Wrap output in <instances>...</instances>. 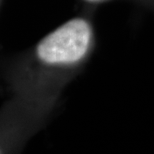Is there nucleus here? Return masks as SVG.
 <instances>
[{"label":"nucleus","mask_w":154,"mask_h":154,"mask_svg":"<svg viewBox=\"0 0 154 154\" xmlns=\"http://www.w3.org/2000/svg\"><path fill=\"white\" fill-rule=\"evenodd\" d=\"M93 43L91 23L82 17H76L63 23L48 33L37 43L34 59L43 74L74 69L84 62Z\"/></svg>","instance_id":"f257e3e1"},{"label":"nucleus","mask_w":154,"mask_h":154,"mask_svg":"<svg viewBox=\"0 0 154 154\" xmlns=\"http://www.w3.org/2000/svg\"><path fill=\"white\" fill-rule=\"evenodd\" d=\"M51 104L25 98L0 113V154H17L46 122Z\"/></svg>","instance_id":"f03ea898"},{"label":"nucleus","mask_w":154,"mask_h":154,"mask_svg":"<svg viewBox=\"0 0 154 154\" xmlns=\"http://www.w3.org/2000/svg\"><path fill=\"white\" fill-rule=\"evenodd\" d=\"M84 1L89 2V3H100V2L107 1V0H84Z\"/></svg>","instance_id":"7ed1b4c3"}]
</instances>
